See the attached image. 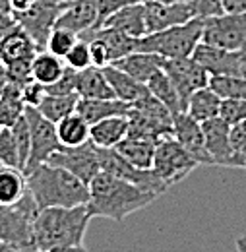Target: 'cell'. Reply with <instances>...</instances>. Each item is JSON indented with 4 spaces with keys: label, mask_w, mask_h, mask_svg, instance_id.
I'll return each mask as SVG.
<instances>
[{
    "label": "cell",
    "mask_w": 246,
    "mask_h": 252,
    "mask_svg": "<svg viewBox=\"0 0 246 252\" xmlns=\"http://www.w3.org/2000/svg\"><path fill=\"white\" fill-rule=\"evenodd\" d=\"M196 167L198 161L173 136H167L157 142L152 171L167 189H171L177 183H183Z\"/></svg>",
    "instance_id": "7"
},
{
    "label": "cell",
    "mask_w": 246,
    "mask_h": 252,
    "mask_svg": "<svg viewBox=\"0 0 246 252\" xmlns=\"http://www.w3.org/2000/svg\"><path fill=\"white\" fill-rule=\"evenodd\" d=\"M20 28H22V26L18 24L16 16H14L10 10L0 12V45L4 43V39H6L10 33H14L16 30H20Z\"/></svg>",
    "instance_id": "45"
},
{
    "label": "cell",
    "mask_w": 246,
    "mask_h": 252,
    "mask_svg": "<svg viewBox=\"0 0 246 252\" xmlns=\"http://www.w3.org/2000/svg\"><path fill=\"white\" fill-rule=\"evenodd\" d=\"M103 70H105V76H107V80H109V84H111V88H113L117 99L126 101V103L132 105V103H136L138 99H142V97H146V95L150 94V90H148L146 84L134 80L130 74L123 72V70L117 68L115 64H109V66H105Z\"/></svg>",
    "instance_id": "24"
},
{
    "label": "cell",
    "mask_w": 246,
    "mask_h": 252,
    "mask_svg": "<svg viewBox=\"0 0 246 252\" xmlns=\"http://www.w3.org/2000/svg\"><path fill=\"white\" fill-rule=\"evenodd\" d=\"M2 128H4V126H0V130H2Z\"/></svg>",
    "instance_id": "53"
},
{
    "label": "cell",
    "mask_w": 246,
    "mask_h": 252,
    "mask_svg": "<svg viewBox=\"0 0 246 252\" xmlns=\"http://www.w3.org/2000/svg\"><path fill=\"white\" fill-rule=\"evenodd\" d=\"M45 95H47L45 86L39 84V82H35V80H30V82L24 84V88H22V97H24L26 107H35V109H37V107L41 105V101H43Z\"/></svg>",
    "instance_id": "44"
},
{
    "label": "cell",
    "mask_w": 246,
    "mask_h": 252,
    "mask_svg": "<svg viewBox=\"0 0 246 252\" xmlns=\"http://www.w3.org/2000/svg\"><path fill=\"white\" fill-rule=\"evenodd\" d=\"M76 94L82 99H117L103 68L90 66L78 72Z\"/></svg>",
    "instance_id": "23"
},
{
    "label": "cell",
    "mask_w": 246,
    "mask_h": 252,
    "mask_svg": "<svg viewBox=\"0 0 246 252\" xmlns=\"http://www.w3.org/2000/svg\"><path fill=\"white\" fill-rule=\"evenodd\" d=\"M28 189L39 210L74 208L90 202V185L70 171L53 163H43L26 175Z\"/></svg>",
    "instance_id": "2"
},
{
    "label": "cell",
    "mask_w": 246,
    "mask_h": 252,
    "mask_svg": "<svg viewBox=\"0 0 246 252\" xmlns=\"http://www.w3.org/2000/svg\"><path fill=\"white\" fill-rule=\"evenodd\" d=\"M130 111V103L121 99H82L78 101L76 113L82 115L92 126L109 117H126Z\"/></svg>",
    "instance_id": "21"
},
{
    "label": "cell",
    "mask_w": 246,
    "mask_h": 252,
    "mask_svg": "<svg viewBox=\"0 0 246 252\" xmlns=\"http://www.w3.org/2000/svg\"><path fill=\"white\" fill-rule=\"evenodd\" d=\"M86 35H95L99 37L107 51H109V59L111 64H115L117 61H121L124 57H128L130 53H136V47H138V39L126 35V33L119 32V30H113V28H99L95 32H90ZM84 37V35H82Z\"/></svg>",
    "instance_id": "28"
},
{
    "label": "cell",
    "mask_w": 246,
    "mask_h": 252,
    "mask_svg": "<svg viewBox=\"0 0 246 252\" xmlns=\"http://www.w3.org/2000/svg\"><path fill=\"white\" fill-rule=\"evenodd\" d=\"M97 22H99V16H97V8L93 0H70V4L57 18L55 28L74 32L82 37L86 33L97 30Z\"/></svg>",
    "instance_id": "18"
},
{
    "label": "cell",
    "mask_w": 246,
    "mask_h": 252,
    "mask_svg": "<svg viewBox=\"0 0 246 252\" xmlns=\"http://www.w3.org/2000/svg\"><path fill=\"white\" fill-rule=\"evenodd\" d=\"M237 252H246V235L237 239Z\"/></svg>",
    "instance_id": "49"
},
{
    "label": "cell",
    "mask_w": 246,
    "mask_h": 252,
    "mask_svg": "<svg viewBox=\"0 0 246 252\" xmlns=\"http://www.w3.org/2000/svg\"><path fill=\"white\" fill-rule=\"evenodd\" d=\"M210 88L221 99H245L246 101V78L233 76H212Z\"/></svg>",
    "instance_id": "34"
},
{
    "label": "cell",
    "mask_w": 246,
    "mask_h": 252,
    "mask_svg": "<svg viewBox=\"0 0 246 252\" xmlns=\"http://www.w3.org/2000/svg\"><path fill=\"white\" fill-rule=\"evenodd\" d=\"M163 72L169 76V80L173 82V86L177 88V92L181 95V101L184 105L192 94H196L202 88L210 86V74L194 61V57H186V59H165L163 61Z\"/></svg>",
    "instance_id": "11"
},
{
    "label": "cell",
    "mask_w": 246,
    "mask_h": 252,
    "mask_svg": "<svg viewBox=\"0 0 246 252\" xmlns=\"http://www.w3.org/2000/svg\"><path fill=\"white\" fill-rule=\"evenodd\" d=\"M26 252H43V251H37V249H33V251H26Z\"/></svg>",
    "instance_id": "52"
},
{
    "label": "cell",
    "mask_w": 246,
    "mask_h": 252,
    "mask_svg": "<svg viewBox=\"0 0 246 252\" xmlns=\"http://www.w3.org/2000/svg\"><path fill=\"white\" fill-rule=\"evenodd\" d=\"M99 163H101V171L109 173L117 179H123L126 183H132L140 189L152 190L155 194H163L167 192V187L155 177L152 169H138L132 163H128L124 158L117 154V150H101L99 148Z\"/></svg>",
    "instance_id": "12"
},
{
    "label": "cell",
    "mask_w": 246,
    "mask_h": 252,
    "mask_svg": "<svg viewBox=\"0 0 246 252\" xmlns=\"http://www.w3.org/2000/svg\"><path fill=\"white\" fill-rule=\"evenodd\" d=\"M90 221L92 214L88 210V204L74 208L39 210L33 225L35 249L47 252L61 245H84Z\"/></svg>",
    "instance_id": "3"
},
{
    "label": "cell",
    "mask_w": 246,
    "mask_h": 252,
    "mask_svg": "<svg viewBox=\"0 0 246 252\" xmlns=\"http://www.w3.org/2000/svg\"><path fill=\"white\" fill-rule=\"evenodd\" d=\"M0 161L4 165H8V167H16V169L22 171L20 156H18V146H16V140H14L12 126L0 130Z\"/></svg>",
    "instance_id": "38"
},
{
    "label": "cell",
    "mask_w": 246,
    "mask_h": 252,
    "mask_svg": "<svg viewBox=\"0 0 246 252\" xmlns=\"http://www.w3.org/2000/svg\"><path fill=\"white\" fill-rule=\"evenodd\" d=\"M78 39H80V35H76L74 32L62 30V28H53L49 37H47V41H45V47H47V51L51 55L64 59L70 53V49L78 43Z\"/></svg>",
    "instance_id": "35"
},
{
    "label": "cell",
    "mask_w": 246,
    "mask_h": 252,
    "mask_svg": "<svg viewBox=\"0 0 246 252\" xmlns=\"http://www.w3.org/2000/svg\"><path fill=\"white\" fill-rule=\"evenodd\" d=\"M95 2V8H97V16H99V22H97V30L99 26L109 18L113 16L115 12L123 10L126 6H132V4H144L148 0H93ZM95 32V30H93Z\"/></svg>",
    "instance_id": "41"
},
{
    "label": "cell",
    "mask_w": 246,
    "mask_h": 252,
    "mask_svg": "<svg viewBox=\"0 0 246 252\" xmlns=\"http://www.w3.org/2000/svg\"><path fill=\"white\" fill-rule=\"evenodd\" d=\"M194 18H215L225 14V0H190Z\"/></svg>",
    "instance_id": "42"
},
{
    "label": "cell",
    "mask_w": 246,
    "mask_h": 252,
    "mask_svg": "<svg viewBox=\"0 0 246 252\" xmlns=\"http://www.w3.org/2000/svg\"><path fill=\"white\" fill-rule=\"evenodd\" d=\"M57 136H59L62 148L82 146V144L90 142V125L82 115L74 113V115L62 119L61 123H57Z\"/></svg>",
    "instance_id": "31"
},
{
    "label": "cell",
    "mask_w": 246,
    "mask_h": 252,
    "mask_svg": "<svg viewBox=\"0 0 246 252\" xmlns=\"http://www.w3.org/2000/svg\"><path fill=\"white\" fill-rule=\"evenodd\" d=\"M221 103H223V99L208 86V88H202V90H198L196 94H192V97H190L188 103H186V113H188L194 121L206 123V121H210V119L219 117Z\"/></svg>",
    "instance_id": "27"
},
{
    "label": "cell",
    "mask_w": 246,
    "mask_h": 252,
    "mask_svg": "<svg viewBox=\"0 0 246 252\" xmlns=\"http://www.w3.org/2000/svg\"><path fill=\"white\" fill-rule=\"evenodd\" d=\"M41 51V47L33 41L28 32H24L22 28L10 33L4 43L0 45V63L8 68L10 80L18 82V84H28L31 78V63L35 59V55Z\"/></svg>",
    "instance_id": "8"
},
{
    "label": "cell",
    "mask_w": 246,
    "mask_h": 252,
    "mask_svg": "<svg viewBox=\"0 0 246 252\" xmlns=\"http://www.w3.org/2000/svg\"><path fill=\"white\" fill-rule=\"evenodd\" d=\"M22 88H24L22 84L10 82L0 95V126L10 128L16 125L18 119L24 117L26 103L22 97Z\"/></svg>",
    "instance_id": "29"
},
{
    "label": "cell",
    "mask_w": 246,
    "mask_h": 252,
    "mask_svg": "<svg viewBox=\"0 0 246 252\" xmlns=\"http://www.w3.org/2000/svg\"><path fill=\"white\" fill-rule=\"evenodd\" d=\"M64 63H66L68 68H72V70H76V72L86 70V68L93 66L90 41L84 39V37H80L78 43H76V45L70 49V53L64 57Z\"/></svg>",
    "instance_id": "37"
},
{
    "label": "cell",
    "mask_w": 246,
    "mask_h": 252,
    "mask_svg": "<svg viewBox=\"0 0 246 252\" xmlns=\"http://www.w3.org/2000/svg\"><path fill=\"white\" fill-rule=\"evenodd\" d=\"M173 138L198 161V165H212L202 123L194 121L186 111L173 117Z\"/></svg>",
    "instance_id": "15"
},
{
    "label": "cell",
    "mask_w": 246,
    "mask_h": 252,
    "mask_svg": "<svg viewBox=\"0 0 246 252\" xmlns=\"http://www.w3.org/2000/svg\"><path fill=\"white\" fill-rule=\"evenodd\" d=\"M39 208L28 192L14 206H0V243H6L20 252L35 249L33 225Z\"/></svg>",
    "instance_id": "6"
},
{
    "label": "cell",
    "mask_w": 246,
    "mask_h": 252,
    "mask_svg": "<svg viewBox=\"0 0 246 252\" xmlns=\"http://www.w3.org/2000/svg\"><path fill=\"white\" fill-rule=\"evenodd\" d=\"M128 136L159 142L173 136V113L152 94L138 99L128 111Z\"/></svg>",
    "instance_id": "5"
},
{
    "label": "cell",
    "mask_w": 246,
    "mask_h": 252,
    "mask_svg": "<svg viewBox=\"0 0 246 252\" xmlns=\"http://www.w3.org/2000/svg\"><path fill=\"white\" fill-rule=\"evenodd\" d=\"M192 57L210 76L246 78V53L243 51H227L200 41Z\"/></svg>",
    "instance_id": "13"
},
{
    "label": "cell",
    "mask_w": 246,
    "mask_h": 252,
    "mask_svg": "<svg viewBox=\"0 0 246 252\" xmlns=\"http://www.w3.org/2000/svg\"><path fill=\"white\" fill-rule=\"evenodd\" d=\"M146 4V2H144ZM144 4H132L123 10L109 16L99 28H113L126 33L134 39H142L148 35V22H146V6Z\"/></svg>",
    "instance_id": "19"
},
{
    "label": "cell",
    "mask_w": 246,
    "mask_h": 252,
    "mask_svg": "<svg viewBox=\"0 0 246 252\" xmlns=\"http://www.w3.org/2000/svg\"><path fill=\"white\" fill-rule=\"evenodd\" d=\"M144 6H146L148 33L163 32V30L183 26L186 22L194 20L190 0H183V2H177V4H161V2L148 0Z\"/></svg>",
    "instance_id": "17"
},
{
    "label": "cell",
    "mask_w": 246,
    "mask_h": 252,
    "mask_svg": "<svg viewBox=\"0 0 246 252\" xmlns=\"http://www.w3.org/2000/svg\"><path fill=\"white\" fill-rule=\"evenodd\" d=\"M12 132H14V140H16V146H18L20 167H22V171H26V165L30 161V154H31V132L26 115L16 121V125L12 126Z\"/></svg>",
    "instance_id": "36"
},
{
    "label": "cell",
    "mask_w": 246,
    "mask_h": 252,
    "mask_svg": "<svg viewBox=\"0 0 246 252\" xmlns=\"http://www.w3.org/2000/svg\"><path fill=\"white\" fill-rule=\"evenodd\" d=\"M78 101H80V95L78 94H68V95H45L41 105L37 107L39 113L49 119L51 123H61L62 119L70 117L76 113L78 109Z\"/></svg>",
    "instance_id": "33"
},
{
    "label": "cell",
    "mask_w": 246,
    "mask_h": 252,
    "mask_svg": "<svg viewBox=\"0 0 246 252\" xmlns=\"http://www.w3.org/2000/svg\"><path fill=\"white\" fill-rule=\"evenodd\" d=\"M49 163L59 165L62 169L70 171L76 175L80 181L90 185L93 179L101 173V163H99V148L93 144L92 140L76 146V148H61L59 152L53 154Z\"/></svg>",
    "instance_id": "14"
},
{
    "label": "cell",
    "mask_w": 246,
    "mask_h": 252,
    "mask_svg": "<svg viewBox=\"0 0 246 252\" xmlns=\"http://www.w3.org/2000/svg\"><path fill=\"white\" fill-rule=\"evenodd\" d=\"M47 252H90L84 245H61V247H53Z\"/></svg>",
    "instance_id": "47"
},
{
    "label": "cell",
    "mask_w": 246,
    "mask_h": 252,
    "mask_svg": "<svg viewBox=\"0 0 246 252\" xmlns=\"http://www.w3.org/2000/svg\"><path fill=\"white\" fill-rule=\"evenodd\" d=\"M154 2H161V4H177V2H183V0H154Z\"/></svg>",
    "instance_id": "51"
},
{
    "label": "cell",
    "mask_w": 246,
    "mask_h": 252,
    "mask_svg": "<svg viewBox=\"0 0 246 252\" xmlns=\"http://www.w3.org/2000/svg\"><path fill=\"white\" fill-rule=\"evenodd\" d=\"M128 136V117H109L90 126V140L101 150H115Z\"/></svg>",
    "instance_id": "20"
},
{
    "label": "cell",
    "mask_w": 246,
    "mask_h": 252,
    "mask_svg": "<svg viewBox=\"0 0 246 252\" xmlns=\"http://www.w3.org/2000/svg\"><path fill=\"white\" fill-rule=\"evenodd\" d=\"M76 80H78V72L66 66V70H64V74L61 76V80H57L51 86H45V92L49 95L76 94Z\"/></svg>",
    "instance_id": "43"
},
{
    "label": "cell",
    "mask_w": 246,
    "mask_h": 252,
    "mask_svg": "<svg viewBox=\"0 0 246 252\" xmlns=\"http://www.w3.org/2000/svg\"><path fill=\"white\" fill-rule=\"evenodd\" d=\"M231 148H233L235 169L246 171V121L231 126Z\"/></svg>",
    "instance_id": "39"
},
{
    "label": "cell",
    "mask_w": 246,
    "mask_h": 252,
    "mask_svg": "<svg viewBox=\"0 0 246 252\" xmlns=\"http://www.w3.org/2000/svg\"><path fill=\"white\" fill-rule=\"evenodd\" d=\"M0 252H20V251L14 249V247H10V245H6V243H0Z\"/></svg>",
    "instance_id": "50"
},
{
    "label": "cell",
    "mask_w": 246,
    "mask_h": 252,
    "mask_svg": "<svg viewBox=\"0 0 246 252\" xmlns=\"http://www.w3.org/2000/svg\"><path fill=\"white\" fill-rule=\"evenodd\" d=\"M219 117L231 126L246 121V101L245 99H223Z\"/></svg>",
    "instance_id": "40"
},
{
    "label": "cell",
    "mask_w": 246,
    "mask_h": 252,
    "mask_svg": "<svg viewBox=\"0 0 246 252\" xmlns=\"http://www.w3.org/2000/svg\"><path fill=\"white\" fill-rule=\"evenodd\" d=\"M225 12L246 14V0H225Z\"/></svg>",
    "instance_id": "46"
},
{
    "label": "cell",
    "mask_w": 246,
    "mask_h": 252,
    "mask_svg": "<svg viewBox=\"0 0 246 252\" xmlns=\"http://www.w3.org/2000/svg\"><path fill=\"white\" fill-rule=\"evenodd\" d=\"M202 128H204L206 148L212 158V165L235 169L233 148H231V125L225 123L221 117H215L202 123Z\"/></svg>",
    "instance_id": "16"
},
{
    "label": "cell",
    "mask_w": 246,
    "mask_h": 252,
    "mask_svg": "<svg viewBox=\"0 0 246 252\" xmlns=\"http://www.w3.org/2000/svg\"><path fill=\"white\" fill-rule=\"evenodd\" d=\"M163 61L165 59L157 57L154 53L136 51V53H130L128 57H124L121 61H117L115 66L121 68L126 74H130L134 80H138L142 84H148L155 74L163 68Z\"/></svg>",
    "instance_id": "22"
},
{
    "label": "cell",
    "mask_w": 246,
    "mask_h": 252,
    "mask_svg": "<svg viewBox=\"0 0 246 252\" xmlns=\"http://www.w3.org/2000/svg\"><path fill=\"white\" fill-rule=\"evenodd\" d=\"M64 70H66L64 59L51 55L49 51H39L31 63V78L43 86H51L57 80H61Z\"/></svg>",
    "instance_id": "30"
},
{
    "label": "cell",
    "mask_w": 246,
    "mask_h": 252,
    "mask_svg": "<svg viewBox=\"0 0 246 252\" xmlns=\"http://www.w3.org/2000/svg\"><path fill=\"white\" fill-rule=\"evenodd\" d=\"M146 86H148L150 94L154 95L155 99H159L173 113V117L179 115V113H184V105L181 101V95L177 92V88L173 86V82L169 80V76L163 72V68L155 74Z\"/></svg>",
    "instance_id": "32"
},
{
    "label": "cell",
    "mask_w": 246,
    "mask_h": 252,
    "mask_svg": "<svg viewBox=\"0 0 246 252\" xmlns=\"http://www.w3.org/2000/svg\"><path fill=\"white\" fill-rule=\"evenodd\" d=\"M202 33H204V20L194 18L183 26L148 33L146 37L138 39L136 51L154 53L161 59H186L194 55L196 47L202 41Z\"/></svg>",
    "instance_id": "4"
},
{
    "label": "cell",
    "mask_w": 246,
    "mask_h": 252,
    "mask_svg": "<svg viewBox=\"0 0 246 252\" xmlns=\"http://www.w3.org/2000/svg\"><path fill=\"white\" fill-rule=\"evenodd\" d=\"M12 80H10V74H8V68L4 66V63H0V95L2 92L6 90V86L10 84Z\"/></svg>",
    "instance_id": "48"
},
{
    "label": "cell",
    "mask_w": 246,
    "mask_h": 252,
    "mask_svg": "<svg viewBox=\"0 0 246 252\" xmlns=\"http://www.w3.org/2000/svg\"><path fill=\"white\" fill-rule=\"evenodd\" d=\"M155 146H157V142H152V140L126 136L115 150H117V154L121 158H124L128 163H132L134 167L152 169L155 158Z\"/></svg>",
    "instance_id": "26"
},
{
    "label": "cell",
    "mask_w": 246,
    "mask_h": 252,
    "mask_svg": "<svg viewBox=\"0 0 246 252\" xmlns=\"http://www.w3.org/2000/svg\"><path fill=\"white\" fill-rule=\"evenodd\" d=\"M202 43L246 53V14L225 12L221 16L204 20Z\"/></svg>",
    "instance_id": "9"
},
{
    "label": "cell",
    "mask_w": 246,
    "mask_h": 252,
    "mask_svg": "<svg viewBox=\"0 0 246 252\" xmlns=\"http://www.w3.org/2000/svg\"><path fill=\"white\" fill-rule=\"evenodd\" d=\"M159 198L152 190L140 189L132 183L117 179L109 173H99L90 183V202L88 210L92 218H107L117 223L128 216L148 208Z\"/></svg>",
    "instance_id": "1"
},
{
    "label": "cell",
    "mask_w": 246,
    "mask_h": 252,
    "mask_svg": "<svg viewBox=\"0 0 246 252\" xmlns=\"http://www.w3.org/2000/svg\"><path fill=\"white\" fill-rule=\"evenodd\" d=\"M28 192L30 189L24 171L16 167H8L0 161V206L18 204Z\"/></svg>",
    "instance_id": "25"
},
{
    "label": "cell",
    "mask_w": 246,
    "mask_h": 252,
    "mask_svg": "<svg viewBox=\"0 0 246 252\" xmlns=\"http://www.w3.org/2000/svg\"><path fill=\"white\" fill-rule=\"evenodd\" d=\"M28 123H30L31 132V154L30 161L26 165L24 175H28L30 171L37 169L43 163H49V159L53 158L55 152H59L62 146L57 136V125L51 123L49 119H45L39 109L35 107H26L24 111Z\"/></svg>",
    "instance_id": "10"
}]
</instances>
